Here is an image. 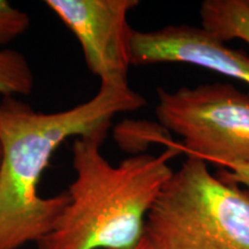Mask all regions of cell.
I'll return each mask as SVG.
<instances>
[{"instance_id": "cell-1", "label": "cell", "mask_w": 249, "mask_h": 249, "mask_svg": "<svg viewBox=\"0 0 249 249\" xmlns=\"http://www.w3.org/2000/svg\"><path fill=\"white\" fill-rule=\"evenodd\" d=\"M145 99L128 82H101L98 92L68 110L42 113L17 97L0 102V249L37 245L68 203L67 192L39 195L43 172L66 140L110 127L118 113L136 111Z\"/></svg>"}, {"instance_id": "cell-2", "label": "cell", "mask_w": 249, "mask_h": 249, "mask_svg": "<svg viewBox=\"0 0 249 249\" xmlns=\"http://www.w3.org/2000/svg\"><path fill=\"white\" fill-rule=\"evenodd\" d=\"M108 128L74 139L68 203L38 249H128L144 235L149 211L173 173L169 161L181 150L170 144L160 156L135 155L113 166L101 151Z\"/></svg>"}, {"instance_id": "cell-3", "label": "cell", "mask_w": 249, "mask_h": 249, "mask_svg": "<svg viewBox=\"0 0 249 249\" xmlns=\"http://www.w3.org/2000/svg\"><path fill=\"white\" fill-rule=\"evenodd\" d=\"M144 235L155 249H249V191L187 156L152 204Z\"/></svg>"}, {"instance_id": "cell-4", "label": "cell", "mask_w": 249, "mask_h": 249, "mask_svg": "<svg viewBox=\"0 0 249 249\" xmlns=\"http://www.w3.org/2000/svg\"><path fill=\"white\" fill-rule=\"evenodd\" d=\"M156 116L180 150L226 167L249 164V93L227 83L157 90Z\"/></svg>"}, {"instance_id": "cell-5", "label": "cell", "mask_w": 249, "mask_h": 249, "mask_svg": "<svg viewBox=\"0 0 249 249\" xmlns=\"http://www.w3.org/2000/svg\"><path fill=\"white\" fill-rule=\"evenodd\" d=\"M138 0H46L76 37L89 71L101 82H128L134 29L128 13Z\"/></svg>"}, {"instance_id": "cell-6", "label": "cell", "mask_w": 249, "mask_h": 249, "mask_svg": "<svg viewBox=\"0 0 249 249\" xmlns=\"http://www.w3.org/2000/svg\"><path fill=\"white\" fill-rule=\"evenodd\" d=\"M160 62L194 65L249 85V55L198 27L171 24L152 31L134 30L132 65Z\"/></svg>"}, {"instance_id": "cell-7", "label": "cell", "mask_w": 249, "mask_h": 249, "mask_svg": "<svg viewBox=\"0 0 249 249\" xmlns=\"http://www.w3.org/2000/svg\"><path fill=\"white\" fill-rule=\"evenodd\" d=\"M202 29L222 43L244 40L249 45V0H205L200 9Z\"/></svg>"}, {"instance_id": "cell-8", "label": "cell", "mask_w": 249, "mask_h": 249, "mask_svg": "<svg viewBox=\"0 0 249 249\" xmlns=\"http://www.w3.org/2000/svg\"><path fill=\"white\" fill-rule=\"evenodd\" d=\"M34 85L35 76L27 58L15 50H0V96H27Z\"/></svg>"}, {"instance_id": "cell-9", "label": "cell", "mask_w": 249, "mask_h": 249, "mask_svg": "<svg viewBox=\"0 0 249 249\" xmlns=\"http://www.w3.org/2000/svg\"><path fill=\"white\" fill-rule=\"evenodd\" d=\"M30 18L9 1L0 0V45L8 44L22 36L30 27Z\"/></svg>"}, {"instance_id": "cell-10", "label": "cell", "mask_w": 249, "mask_h": 249, "mask_svg": "<svg viewBox=\"0 0 249 249\" xmlns=\"http://www.w3.org/2000/svg\"><path fill=\"white\" fill-rule=\"evenodd\" d=\"M217 177L224 181L241 186L249 191V164L229 165L223 167Z\"/></svg>"}, {"instance_id": "cell-11", "label": "cell", "mask_w": 249, "mask_h": 249, "mask_svg": "<svg viewBox=\"0 0 249 249\" xmlns=\"http://www.w3.org/2000/svg\"><path fill=\"white\" fill-rule=\"evenodd\" d=\"M128 249H155L154 246L151 245V242L148 240V238L145 235H143V238L140 240L135 246H133L132 248Z\"/></svg>"}, {"instance_id": "cell-12", "label": "cell", "mask_w": 249, "mask_h": 249, "mask_svg": "<svg viewBox=\"0 0 249 249\" xmlns=\"http://www.w3.org/2000/svg\"><path fill=\"white\" fill-rule=\"evenodd\" d=\"M1 156H2V149H1V142H0V166H1Z\"/></svg>"}]
</instances>
